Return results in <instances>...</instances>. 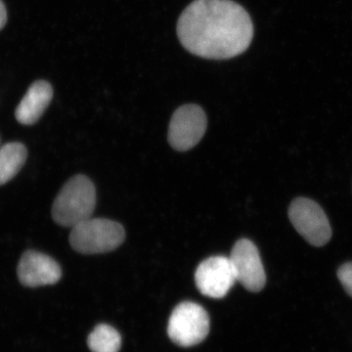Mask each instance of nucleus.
I'll list each match as a JSON object with an SVG mask.
<instances>
[{
    "instance_id": "9d476101",
    "label": "nucleus",
    "mask_w": 352,
    "mask_h": 352,
    "mask_svg": "<svg viewBox=\"0 0 352 352\" xmlns=\"http://www.w3.org/2000/svg\"><path fill=\"white\" fill-rule=\"evenodd\" d=\"M52 97L53 89L50 83L45 80L32 83L16 109V119L25 126L36 124L50 106Z\"/></svg>"
},
{
    "instance_id": "20e7f679",
    "label": "nucleus",
    "mask_w": 352,
    "mask_h": 352,
    "mask_svg": "<svg viewBox=\"0 0 352 352\" xmlns=\"http://www.w3.org/2000/svg\"><path fill=\"white\" fill-rule=\"evenodd\" d=\"M210 332V317L198 303L184 302L173 309L168 325L170 339L177 346H197Z\"/></svg>"
},
{
    "instance_id": "ddd939ff",
    "label": "nucleus",
    "mask_w": 352,
    "mask_h": 352,
    "mask_svg": "<svg viewBox=\"0 0 352 352\" xmlns=\"http://www.w3.org/2000/svg\"><path fill=\"white\" fill-rule=\"evenodd\" d=\"M338 278L346 293L352 296V263H346L340 266L338 270Z\"/></svg>"
},
{
    "instance_id": "f257e3e1",
    "label": "nucleus",
    "mask_w": 352,
    "mask_h": 352,
    "mask_svg": "<svg viewBox=\"0 0 352 352\" xmlns=\"http://www.w3.org/2000/svg\"><path fill=\"white\" fill-rule=\"evenodd\" d=\"M177 36L196 56L231 59L249 48L254 24L244 7L232 0H195L180 15Z\"/></svg>"
},
{
    "instance_id": "6e6552de",
    "label": "nucleus",
    "mask_w": 352,
    "mask_h": 352,
    "mask_svg": "<svg viewBox=\"0 0 352 352\" xmlns=\"http://www.w3.org/2000/svg\"><path fill=\"white\" fill-rule=\"evenodd\" d=\"M196 286L201 295L222 298L236 283L230 259L226 256H212L199 264L195 272Z\"/></svg>"
},
{
    "instance_id": "423d86ee",
    "label": "nucleus",
    "mask_w": 352,
    "mask_h": 352,
    "mask_svg": "<svg viewBox=\"0 0 352 352\" xmlns=\"http://www.w3.org/2000/svg\"><path fill=\"white\" fill-rule=\"evenodd\" d=\"M208 120L203 109L189 104L178 108L170 120L168 142L177 151H188L205 135Z\"/></svg>"
},
{
    "instance_id": "0eeeda50",
    "label": "nucleus",
    "mask_w": 352,
    "mask_h": 352,
    "mask_svg": "<svg viewBox=\"0 0 352 352\" xmlns=\"http://www.w3.org/2000/svg\"><path fill=\"white\" fill-rule=\"evenodd\" d=\"M236 281L248 291L256 293L265 286L266 275L256 245L248 239H241L234 245L230 256Z\"/></svg>"
},
{
    "instance_id": "1a4fd4ad",
    "label": "nucleus",
    "mask_w": 352,
    "mask_h": 352,
    "mask_svg": "<svg viewBox=\"0 0 352 352\" xmlns=\"http://www.w3.org/2000/svg\"><path fill=\"white\" fill-rule=\"evenodd\" d=\"M17 273L21 284L30 288L56 284L62 276L61 268L54 259L34 251L23 254Z\"/></svg>"
},
{
    "instance_id": "39448f33",
    "label": "nucleus",
    "mask_w": 352,
    "mask_h": 352,
    "mask_svg": "<svg viewBox=\"0 0 352 352\" xmlns=\"http://www.w3.org/2000/svg\"><path fill=\"white\" fill-rule=\"evenodd\" d=\"M292 224L300 235L314 247L327 244L332 229L323 208L307 198H296L289 208Z\"/></svg>"
},
{
    "instance_id": "f8f14e48",
    "label": "nucleus",
    "mask_w": 352,
    "mask_h": 352,
    "mask_svg": "<svg viewBox=\"0 0 352 352\" xmlns=\"http://www.w3.org/2000/svg\"><path fill=\"white\" fill-rule=\"evenodd\" d=\"M87 344L92 352H119L122 338L116 329L101 324L88 336Z\"/></svg>"
},
{
    "instance_id": "9b49d317",
    "label": "nucleus",
    "mask_w": 352,
    "mask_h": 352,
    "mask_svg": "<svg viewBox=\"0 0 352 352\" xmlns=\"http://www.w3.org/2000/svg\"><path fill=\"white\" fill-rule=\"evenodd\" d=\"M27 157V148L22 143H7L0 148V185L10 182L19 173Z\"/></svg>"
},
{
    "instance_id": "4468645a",
    "label": "nucleus",
    "mask_w": 352,
    "mask_h": 352,
    "mask_svg": "<svg viewBox=\"0 0 352 352\" xmlns=\"http://www.w3.org/2000/svg\"><path fill=\"white\" fill-rule=\"evenodd\" d=\"M7 12L6 6L3 2L0 0V30L3 29L4 25L6 24Z\"/></svg>"
},
{
    "instance_id": "f03ea898",
    "label": "nucleus",
    "mask_w": 352,
    "mask_h": 352,
    "mask_svg": "<svg viewBox=\"0 0 352 352\" xmlns=\"http://www.w3.org/2000/svg\"><path fill=\"white\" fill-rule=\"evenodd\" d=\"M96 205V190L85 175L72 177L62 187L52 207V217L59 226L75 227L91 219Z\"/></svg>"
},
{
    "instance_id": "7ed1b4c3",
    "label": "nucleus",
    "mask_w": 352,
    "mask_h": 352,
    "mask_svg": "<svg viewBox=\"0 0 352 352\" xmlns=\"http://www.w3.org/2000/svg\"><path fill=\"white\" fill-rule=\"evenodd\" d=\"M124 238L122 224L110 219H89L72 228L69 243L80 254H106L118 249Z\"/></svg>"
}]
</instances>
